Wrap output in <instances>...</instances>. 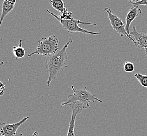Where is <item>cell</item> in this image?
Returning <instances> with one entry per match:
<instances>
[{"instance_id": "cell-16", "label": "cell", "mask_w": 147, "mask_h": 136, "mask_svg": "<svg viewBox=\"0 0 147 136\" xmlns=\"http://www.w3.org/2000/svg\"><path fill=\"white\" fill-rule=\"evenodd\" d=\"M130 3L133 5V6H138L140 5H144L147 6V0H134V1H129Z\"/></svg>"}, {"instance_id": "cell-11", "label": "cell", "mask_w": 147, "mask_h": 136, "mask_svg": "<svg viewBox=\"0 0 147 136\" xmlns=\"http://www.w3.org/2000/svg\"><path fill=\"white\" fill-rule=\"evenodd\" d=\"M49 3L53 9L60 12V14H62L67 10L65 3L62 0H50Z\"/></svg>"}, {"instance_id": "cell-21", "label": "cell", "mask_w": 147, "mask_h": 136, "mask_svg": "<svg viewBox=\"0 0 147 136\" xmlns=\"http://www.w3.org/2000/svg\"><path fill=\"white\" fill-rule=\"evenodd\" d=\"M144 51H145V53H146V55H147V49H144Z\"/></svg>"}, {"instance_id": "cell-1", "label": "cell", "mask_w": 147, "mask_h": 136, "mask_svg": "<svg viewBox=\"0 0 147 136\" xmlns=\"http://www.w3.org/2000/svg\"><path fill=\"white\" fill-rule=\"evenodd\" d=\"M72 42L73 40L70 39L60 50L46 58L45 65L49 74L47 82L48 86H50L51 82L56 79L60 72L64 70L65 68H68V55L67 50Z\"/></svg>"}, {"instance_id": "cell-10", "label": "cell", "mask_w": 147, "mask_h": 136, "mask_svg": "<svg viewBox=\"0 0 147 136\" xmlns=\"http://www.w3.org/2000/svg\"><path fill=\"white\" fill-rule=\"evenodd\" d=\"M16 1L15 0L13 1H7L4 0L3 1L2 4V14L0 18V27L1 25L3 23V20L6 17V15L9 14V13L12 11L15 7V3Z\"/></svg>"}, {"instance_id": "cell-4", "label": "cell", "mask_w": 147, "mask_h": 136, "mask_svg": "<svg viewBox=\"0 0 147 136\" xmlns=\"http://www.w3.org/2000/svg\"><path fill=\"white\" fill-rule=\"evenodd\" d=\"M47 12L50 15L53 16L54 18H56V19L60 23V24H61L63 28L66 30H67L69 33L79 32V33H82L85 34L93 35H98L101 33L100 32L96 33V32H92L88 31V30L81 28L78 25L79 24H82L96 26L97 24L95 23H89V22H83L79 20H76L74 18L69 20H62L59 19V18H58V16L54 14L52 12H50L49 10H47Z\"/></svg>"}, {"instance_id": "cell-20", "label": "cell", "mask_w": 147, "mask_h": 136, "mask_svg": "<svg viewBox=\"0 0 147 136\" xmlns=\"http://www.w3.org/2000/svg\"><path fill=\"white\" fill-rule=\"evenodd\" d=\"M4 64V62H0V66H2V65H3Z\"/></svg>"}, {"instance_id": "cell-12", "label": "cell", "mask_w": 147, "mask_h": 136, "mask_svg": "<svg viewBox=\"0 0 147 136\" xmlns=\"http://www.w3.org/2000/svg\"><path fill=\"white\" fill-rule=\"evenodd\" d=\"M13 53L15 58L18 59L23 58L25 55V50L23 47L22 40H20L18 46H14L13 48Z\"/></svg>"}, {"instance_id": "cell-17", "label": "cell", "mask_w": 147, "mask_h": 136, "mask_svg": "<svg viewBox=\"0 0 147 136\" xmlns=\"http://www.w3.org/2000/svg\"><path fill=\"white\" fill-rule=\"evenodd\" d=\"M5 88V85L1 86V87H0V96H2L4 94Z\"/></svg>"}, {"instance_id": "cell-6", "label": "cell", "mask_w": 147, "mask_h": 136, "mask_svg": "<svg viewBox=\"0 0 147 136\" xmlns=\"http://www.w3.org/2000/svg\"><path fill=\"white\" fill-rule=\"evenodd\" d=\"M29 117H26L21 121L14 124H7L5 123H0V135L2 136H16L18 128L26 121Z\"/></svg>"}, {"instance_id": "cell-2", "label": "cell", "mask_w": 147, "mask_h": 136, "mask_svg": "<svg viewBox=\"0 0 147 136\" xmlns=\"http://www.w3.org/2000/svg\"><path fill=\"white\" fill-rule=\"evenodd\" d=\"M86 87L83 89H77L74 86H71L74 93L68 95V101L61 104L62 106L65 105H69L72 103H77V102L81 104L83 109H87L90 107V102H95L98 101V102L103 103V101L98 99L94 95L92 94L86 89Z\"/></svg>"}, {"instance_id": "cell-19", "label": "cell", "mask_w": 147, "mask_h": 136, "mask_svg": "<svg viewBox=\"0 0 147 136\" xmlns=\"http://www.w3.org/2000/svg\"><path fill=\"white\" fill-rule=\"evenodd\" d=\"M4 86V84H3L1 81H0V87H1V86Z\"/></svg>"}, {"instance_id": "cell-3", "label": "cell", "mask_w": 147, "mask_h": 136, "mask_svg": "<svg viewBox=\"0 0 147 136\" xmlns=\"http://www.w3.org/2000/svg\"><path fill=\"white\" fill-rule=\"evenodd\" d=\"M59 42L58 39L55 35L43 37L39 40L35 51L29 54L28 56L31 57L35 55H40L46 57L51 56L59 51Z\"/></svg>"}, {"instance_id": "cell-8", "label": "cell", "mask_w": 147, "mask_h": 136, "mask_svg": "<svg viewBox=\"0 0 147 136\" xmlns=\"http://www.w3.org/2000/svg\"><path fill=\"white\" fill-rule=\"evenodd\" d=\"M130 35L135 41L136 47L143 49H147V33H139L135 26L132 27Z\"/></svg>"}, {"instance_id": "cell-22", "label": "cell", "mask_w": 147, "mask_h": 136, "mask_svg": "<svg viewBox=\"0 0 147 136\" xmlns=\"http://www.w3.org/2000/svg\"><path fill=\"white\" fill-rule=\"evenodd\" d=\"M0 136H2L1 135H0ZM23 136V133H21V134H20V136Z\"/></svg>"}, {"instance_id": "cell-14", "label": "cell", "mask_w": 147, "mask_h": 136, "mask_svg": "<svg viewBox=\"0 0 147 136\" xmlns=\"http://www.w3.org/2000/svg\"><path fill=\"white\" fill-rule=\"evenodd\" d=\"M72 15H73L72 13L69 12L67 9L62 14H60V15L58 16V18H59V19L62 20H69L74 18H72Z\"/></svg>"}, {"instance_id": "cell-13", "label": "cell", "mask_w": 147, "mask_h": 136, "mask_svg": "<svg viewBox=\"0 0 147 136\" xmlns=\"http://www.w3.org/2000/svg\"><path fill=\"white\" fill-rule=\"evenodd\" d=\"M134 76L137 79V80H138L139 83H140L141 86L147 88V75H143L140 73H137L135 74Z\"/></svg>"}, {"instance_id": "cell-5", "label": "cell", "mask_w": 147, "mask_h": 136, "mask_svg": "<svg viewBox=\"0 0 147 136\" xmlns=\"http://www.w3.org/2000/svg\"><path fill=\"white\" fill-rule=\"evenodd\" d=\"M105 11L107 13L109 20L110 21V23L111 24L113 30H115L118 34H119L121 37H123L124 36H126L128 39L131 40L134 45H135V41L127 33L125 29V25L124 24L121 18L118 17L117 15L113 14L112 10L109 8L106 7L105 9Z\"/></svg>"}, {"instance_id": "cell-18", "label": "cell", "mask_w": 147, "mask_h": 136, "mask_svg": "<svg viewBox=\"0 0 147 136\" xmlns=\"http://www.w3.org/2000/svg\"><path fill=\"white\" fill-rule=\"evenodd\" d=\"M32 136H39V133L37 131H35L33 134H32Z\"/></svg>"}, {"instance_id": "cell-7", "label": "cell", "mask_w": 147, "mask_h": 136, "mask_svg": "<svg viewBox=\"0 0 147 136\" xmlns=\"http://www.w3.org/2000/svg\"><path fill=\"white\" fill-rule=\"evenodd\" d=\"M72 110V116L70 122L69 124V127L68 129L67 136H75V123L77 116L80 113L82 112L83 108L81 104L72 103L69 104Z\"/></svg>"}, {"instance_id": "cell-15", "label": "cell", "mask_w": 147, "mask_h": 136, "mask_svg": "<svg viewBox=\"0 0 147 136\" xmlns=\"http://www.w3.org/2000/svg\"><path fill=\"white\" fill-rule=\"evenodd\" d=\"M124 71L127 73H131L134 71L135 66L133 63L129 61H126L124 63Z\"/></svg>"}, {"instance_id": "cell-9", "label": "cell", "mask_w": 147, "mask_h": 136, "mask_svg": "<svg viewBox=\"0 0 147 136\" xmlns=\"http://www.w3.org/2000/svg\"><path fill=\"white\" fill-rule=\"evenodd\" d=\"M141 14V9L139 8L138 6H133L132 8L130 9L129 11L128 12L126 18V24H125V29L128 34L130 35V26L132 23L133 21L137 18L138 16Z\"/></svg>"}]
</instances>
